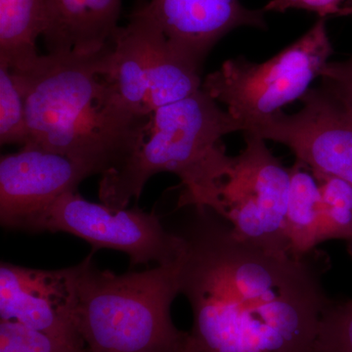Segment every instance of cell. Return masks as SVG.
Returning <instances> with one entry per match:
<instances>
[{
  "instance_id": "cell-15",
  "label": "cell",
  "mask_w": 352,
  "mask_h": 352,
  "mask_svg": "<svg viewBox=\"0 0 352 352\" xmlns=\"http://www.w3.org/2000/svg\"><path fill=\"white\" fill-rule=\"evenodd\" d=\"M286 231L292 256L302 258L321 244L322 196L314 171L296 160L289 168Z\"/></svg>"
},
{
  "instance_id": "cell-11",
  "label": "cell",
  "mask_w": 352,
  "mask_h": 352,
  "mask_svg": "<svg viewBox=\"0 0 352 352\" xmlns=\"http://www.w3.org/2000/svg\"><path fill=\"white\" fill-rule=\"evenodd\" d=\"M146 6L171 47L199 69L228 32L240 27L266 29L263 9L251 10L239 0H149Z\"/></svg>"
},
{
  "instance_id": "cell-24",
  "label": "cell",
  "mask_w": 352,
  "mask_h": 352,
  "mask_svg": "<svg viewBox=\"0 0 352 352\" xmlns=\"http://www.w3.org/2000/svg\"><path fill=\"white\" fill-rule=\"evenodd\" d=\"M188 337H189V336H188ZM187 342H188V340H187ZM177 352H191V351H190V349H189V347H188V344H187V342H186V344H185V346L183 347L182 351H177Z\"/></svg>"
},
{
  "instance_id": "cell-4",
  "label": "cell",
  "mask_w": 352,
  "mask_h": 352,
  "mask_svg": "<svg viewBox=\"0 0 352 352\" xmlns=\"http://www.w3.org/2000/svg\"><path fill=\"white\" fill-rule=\"evenodd\" d=\"M245 127L203 89L182 100L157 108L136 149L102 175V204L126 208L138 199L146 183L160 173H173L185 184L201 170L221 138Z\"/></svg>"
},
{
  "instance_id": "cell-19",
  "label": "cell",
  "mask_w": 352,
  "mask_h": 352,
  "mask_svg": "<svg viewBox=\"0 0 352 352\" xmlns=\"http://www.w3.org/2000/svg\"><path fill=\"white\" fill-rule=\"evenodd\" d=\"M315 352H352V300L330 302L322 315Z\"/></svg>"
},
{
  "instance_id": "cell-14",
  "label": "cell",
  "mask_w": 352,
  "mask_h": 352,
  "mask_svg": "<svg viewBox=\"0 0 352 352\" xmlns=\"http://www.w3.org/2000/svg\"><path fill=\"white\" fill-rule=\"evenodd\" d=\"M109 85L122 106L140 116L152 115L149 105V59L142 25L132 11L129 23L112 36Z\"/></svg>"
},
{
  "instance_id": "cell-22",
  "label": "cell",
  "mask_w": 352,
  "mask_h": 352,
  "mask_svg": "<svg viewBox=\"0 0 352 352\" xmlns=\"http://www.w3.org/2000/svg\"><path fill=\"white\" fill-rule=\"evenodd\" d=\"M344 0H271L263 8L264 12H285L289 9H302L318 14L319 17L337 16Z\"/></svg>"
},
{
  "instance_id": "cell-17",
  "label": "cell",
  "mask_w": 352,
  "mask_h": 352,
  "mask_svg": "<svg viewBox=\"0 0 352 352\" xmlns=\"http://www.w3.org/2000/svg\"><path fill=\"white\" fill-rule=\"evenodd\" d=\"M312 171L322 196L321 243L344 241L352 256V186L336 176Z\"/></svg>"
},
{
  "instance_id": "cell-20",
  "label": "cell",
  "mask_w": 352,
  "mask_h": 352,
  "mask_svg": "<svg viewBox=\"0 0 352 352\" xmlns=\"http://www.w3.org/2000/svg\"><path fill=\"white\" fill-rule=\"evenodd\" d=\"M0 352H87L21 325L17 322L0 320Z\"/></svg>"
},
{
  "instance_id": "cell-23",
  "label": "cell",
  "mask_w": 352,
  "mask_h": 352,
  "mask_svg": "<svg viewBox=\"0 0 352 352\" xmlns=\"http://www.w3.org/2000/svg\"><path fill=\"white\" fill-rule=\"evenodd\" d=\"M337 16H340V17H346V16L352 17V0L344 1V3L340 7Z\"/></svg>"
},
{
  "instance_id": "cell-16",
  "label": "cell",
  "mask_w": 352,
  "mask_h": 352,
  "mask_svg": "<svg viewBox=\"0 0 352 352\" xmlns=\"http://www.w3.org/2000/svg\"><path fill=\"white\" fill-rule=\"evenodd\" d=\"M46 0H0V65L10 71L29 66L39 56Z\"/></svg>"
},
{
  "instance_id": "cell-1",
  "label": "cell",
  "mask_w": 352,
  "mask_h": 352,
  "mask_svg": "<svg viewBox=\"0 0 352 352\" xmlns=\"http://www.w3.org/2000/svg\"><path fill=\"white\" fill-rule=\"evenodd\" d=\"M194 208L177 233L180 294L193 315L190 351L315 352L332 302L315 250L300 258L271 254L238 239L212 210Z\"/></svg>"
},
{
  "instance_id": "cell-3",
  "label": "cell",
  "mask_w": 352,
  "mask_h": 352,
  "mask_svg": "<svg viewBox=\"0 0 352 352\" xmlns=\"http://www.w3.org/2000/svg\"><path fill=\"white\" fill-rule=\"evenodd\" d=\"M76 330L87 352H177L189 333L170 308L179 295L177 263L116 274L88 256L72 266Z\"/></svg>"
},
{
  "instance_id": "cell-10",
  "label": "cell",
  "mask_w": 352,
  "mask_h": 352,
  "mask_svg": "<svg viewBox=\"0 0 352 352\" xmlns=\"http://www.w3.org/2000/svg\"><path fill=\"white\" fill-rule=\"evenodd\" d=\"M0 320L17 322L74 346H83L75 318L71 268L34 270L0 264Z\"/></svg>"
},
{
  "instance_id": "cell-12",
  "label": "cell",
  "mask_w": 352,
  "mask_h": 352,
  "mask_svg": "<svg viewBox=\"0 0 352 352\" xmlns=\"http://www.w3.org/2000/svg\"><path fill=\"white\" fill-rule=\"evenodd\" d=\"M122 0H46L43 38L48 53L97 52L112 41Z\"/></svg>"
},
{
  "instance_id": "cell-7",
  "label": "cell",
  "mask_w": 352,
  "mask_h": 352,
  "mask_svg": "<svg viewBox=\"0 0 352 352\" xmlns=\"http://www.w3.org/2000/svg\"><path fill=\"white\" fill-rule=\"evenodd\" d=\"M30 232H65L89 243L94 249L116 250L131 258V266L173 265L182 256L183 241L164 228L154 212L138 208H115L83 199L76 191L57 199Z\"/></svg>"
},
{
  "instance_id": "cell-21",
  "label": "cell",
  "mask_w": 352,
  "mask_h": 352,
  "mask_svg": "<svg viewBox=\"0 0 352 352\" xmlns=\"http://www.w3.org/2000/svg\"><path fill=\"white\" fill-rule=\"evenodd\" d=\"M322 87L352 115V56L342 62H328L321 69Z\"/></svg>"
},
{
  "instance_id": "cell-13",
  "label": "cell",
  "mask_w": 352,
  "mask_h": 352,
  "mask_svg": "<svg viewBox=\"0 0 352 352\" xmlns=\"http://www.w3.org/2000/svg\"><path fill=\"white\" fill-rule=\"evenodd\" d=\"M144 32L149 59V105L157 108L191 96L201 89V69L175 52L153 18L146 1L134 8Z\"/></svg>"
},
{
  "instance_id": "cell-2",
  "label": "cell",
  "mask_w": 352,
  "mask_h": 352,
  "mask_svg": "<svg viewBox=\"0 0 352 352\" xmlns=\"http://www.w3.org/2000/svg\"><path fill=\"white\" fill-rule=\"evenodd\" d=\"M113 43L89 54L39 55L11 71L24 96L29 142L104 175L142 140L151 116L127 110L107 80Z\"/></svg>"
},
{
  "instance_id": "cell-6",
  "label": "cell",
  "mask_w": 352,
  "mask_h": 352,
  "mask_svg": "<svg viewBox=\"0 0 352 352\" xmlns=\"http://www.w3.org/2000/svg\"><path fill=\"white\" fill-rule=\"evenodd\" d=\"M332 53L325 18H320L305 36L263 63L243 56L227 60L207 76L201 89L223 103L245 129L248 122L302 98Z\"/></svg>"
},
{
  "instance_id": "cell-9",
  "label": "cell",
  "mask_w": 352,
  "mask_h": 352,
  "mask_svg": "<svg viewBox=\"0 0 352 352\" xmlns=\"http://www.w3.org/2000/svg\"><path fill=\"white\" fill-rule=\"evenodd\" d=\"M94 170L82 162L34 145L0 161V222L16 230L30 227L57 199L76 191Z\"/></svg>"
},
{
  "instance_id": "cell-8",
  "label": "cell",
  "mask_w": 352,
  "mask_h": 352,
  "mask_svg": "<svg viewBox=\"0 0 352 352\" xmlns=\"http://www.w3.org/2000/svg\"><path fill=\"white\" fill-rule=\"evenodd\" d=\"M302 108L252 120L245 132L288 146L312 170L336 176L352 186V115L325 87L312 88Z\"/></svg>"
},
{
  "instance_id": "cell-5",
  "label": "cell",
  "mask_w": 352,
  "mask_h": 352,
  "mask_svg": "<svg viewBox=\"0 0 352 352\" xmlns=\"http://www.w3.org/2000/svg\"><path fill=\"white\" fill-rule=\"evenodd\" d=\"M245 146L217 175L182 194L178 207L206 208L229 222L234 235L271 254L288 256L286 231L289 168L273 156L265 140L245 133Z\"/></svg>"
},
{
  "instance_id": "cell-18",
  "label": "cell",
  "mask_w": 352,
  "mask_h": 352,
  "mask_svg": "<svg viewBox=\"0 0 352 352\" xmlns=\"http://www.w3.org/2000/svg\"><path fill=\"white\" fill-rule=\"evenodd\" d=\"M29 139L24 96L10 69L0 65V143L23 147Z\"/></svg>"
}]
</instances>
